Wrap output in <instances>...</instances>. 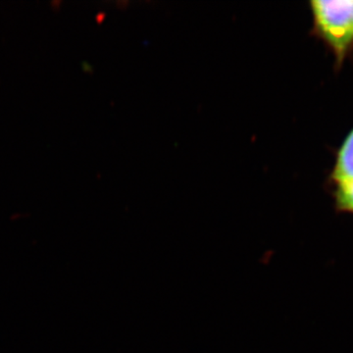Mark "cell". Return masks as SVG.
Returning a JSON list of instances; mask_svg holds the SVG:
<instances>
[{"label":"cell","instance_id":"obj_4","mask_svg":"<svg viewBox=\"0 0 353 353\" xmlns=\"http://www.w3.org/2000/svg\"><path fill=\"white\" fill-rule=\"evenodd\" d=\"M352 32H353V0H352Z\"/></svg>","mask_w":353,"mask_h":353},{"label":"cell","instance_id":"obj_3","mask_svg":"<svg viewBox=\"0 0 353 353\" xmlns=\"http://www.w3.org/2000/svg\"><path fill=\"white\" fill-rule=\"evenodd\" d=\"M336 201L340 208L353 212V181L338 183Z\"/></svg>","mask_w":353,"mask_h":353},{"label":"cell","instance_id":"obj_1","mask_svg":"<svg viewBox=\"0 0 353 353\" xmlns=\"http://www.w3.org/2000/svg\"><path fill=\"white\" fill-rule=\"evenodd\" d=\"M311 6L318 29L341 59L353 43L352 0H317Z\"/></svg>","mask_w":353,"mask_h":353},{"label":"cell","instance_id":"obj_2","mask_svg":"<svg viewBox=\"0 0 353 353\" xmlns=\"http://www.w3.org/2000/svg\"><path fill=\"white\" fill-rule=\"evenodd\" d=\"M333 176L338 183L353 181V131L341 146Z\"/></svg>","mask_w":353,"mask_h":353}]
</instances>
